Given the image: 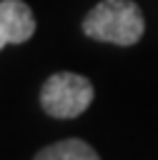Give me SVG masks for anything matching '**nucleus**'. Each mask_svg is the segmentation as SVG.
Masks as SVG:
<instances>
[{
  "label": "nucleus",
  "mask_w": 158,
  "mask_h": 160,
  "mask_svg": "<svg viewBox=\"0 0 158 160\" xmlns=\"http://www.w3.org/2000/svg\"><path fill=\"white\" fill-rule=\"evenodd\" d=\"M8 45V38H5V32H3V28H0V50Z\"/></svg>",
  "instance_id": "39448f33"
},
{
  "label": "nucleus",
  "mask_w": 158,
  "mask_h": 160,
  "mask_svg": "<svg viewBox=\"0 0 158 160\" xmlns=\"http://www.w3.org/2000/svg\"><path fill=\"white\" fill-rule=\"evenodd\" d=\"M83 32L90 40L125 48L143 38L145 18L133 0H100L83 18Z\"/></svg>",
  "instance_id": "f257e3e1"
},
{
  "label": "nucleus",
  "mask_w": 158,
  "mask_h": 160,
  "mask_svg": "<svg viewBox=\"0 0 158 160\" xmlns=\"http://www.w3.org/2000/svg\"><path fill=\"white\" fill-rule=\"evenodd\" d=\"M33 160H100V155L80 138H68V140H58L43 150H38V155Z\"/></svg>",
  "instance_id": "20e7f679"
},
{
  "label": "nucleus",
  "mask_w": 158,
  "mask_h": 160,
  "mask_svg": "<svg viewBox=\"0 0 158 160\" xmlns=\"http://www.w3.org/2000/svg\"><path fill=\"white\" fill-rule=\"evenodd\" d=\"M93 85L78 72H53L40 88V105L50 118L70 120L83 115L93 102Z\"/></svg>",
  "instance_id": "f03ea898"
},
{
  "label": "nucleus",
  "mask_w": 158,
  "mask_h": 160,
  "mask_svg": "<svg viewBox=\"0 0 158 160\" xmlns=\"http://www.w3.org/2000/svg\"><path fill=\"white\" fill-rule=\"evenodd\" d=\"M0 28L8 42L20 45L35 32V15L23 0H0Z\"/></svg>",
  "instance_id": "7ed1b4c3"
}]
</instances>
